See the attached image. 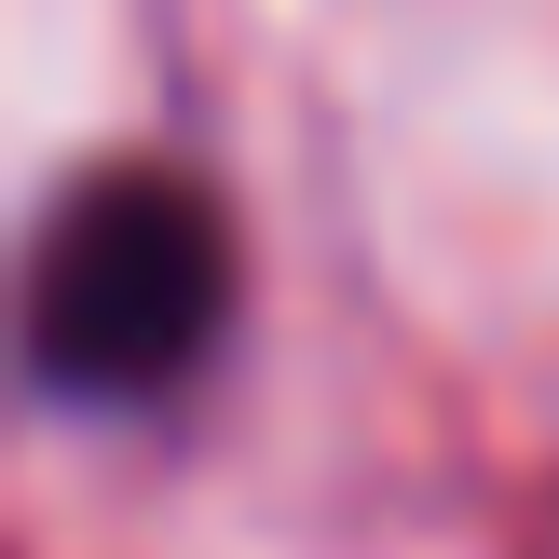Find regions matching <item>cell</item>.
Listing matches in <instances>:
<instances>
[{
	"mask_svg": "<svg viewBox=\"0 0 559 559\" xmlns=\"http://www.w3.org/2000/svg\"><path fill=\"white\" fill-rule=\"evenodd\" d=\"M218 300H233V246L191 178L151 164L82 178L27 260V369L55 396H151L205 355Z\"/></svg>",
	"mask_w": 559,
	"mask_h": 559,
	"instance_id": "obj_1",
	"label": "cell"
}]
</instances>
